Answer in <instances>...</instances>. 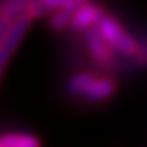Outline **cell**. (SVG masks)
<instances>
[{
    "label": "cell",
    "mask_w": 147,
    "mask_h": 147,
    "mask_svg": "<svg viewBox=\"0 0 147 147\" xmlns=\"http://www.w3.org/2000/svg\"><path fill=\"white\" fill-rule=\"evenodd\" d=\"M134 62L139 67H147V38L146 39H139V46L134 54Z\"/></svg>",
    "instance_id": "10"
},
{
    "label": "cell",
    "mask_w": 147,
    "mask_h": 147,
    "mask_svg": "<svg viewBox=\"0 0 147 147\" xmlns=\"http://www.w3.org/2000/svg\"><path fill=\"white\" fill-rule=\"evenodd\" d=\"M96 79L93 74L90 72H80L72 75L67 82V93L74 95V96H84V93L88 90V87L93 84V80Z\"/></svg>",
    "instance_id": "7"
},
{
    "label": "cell",
    "mask_w": 147,
    "mask_h": 147,
    "mask_svg": "<svg viewBox=\"0 0 147 147\" xmlns=\"http://www.w3.org/2000/svg\"><path fill=\"white\" fill-rule=\"evenodd\" d=\"M116 90V82L111 77H100L95 79L93 84L88 87V90L84 93V100L90 101V103H98V101L108 100Z\"/></svg>",
    "instance_id": "5"
},
{
    "label": "cell",
    "mask_w": 147,
    "mask_h": 147,
    "mask_svg": "<svg viewBox=\"0 0 147 147\" xmlns=\"http://www.w3.org/2000/svg\"><path fill=\"white\" fill-rule=\"evenodd\" d=\"M85 46L88 49L90 56L100 67L110 69L115 64V56H113V47L108 44L105 38L101 36L96 26H92L85 31Z\"/></svg>",
    "instance_id": "2"
},
{
    "label": "cell",
    "mask_w": 147,
    "mask_h": 147,
    "mask_svg": "<svg viewBox=\"0 0 147 147\" xmlns=\"http://www.w3.org/2000/svg\"><path fill=\"white\" fill-rule=\"evenodd\" d=\"M103 11L98 5H95L92 2H85L79 8L74 10L72 21H70V28L74 31H87L88 28L96 26L98 20L101 18Z\"/></svg>",
    "instance_id": "4"
},
{
    "label": "cell",
    "mask_w": 147,
    "mask_h": 147,
    "mask_svg": "<svg viewBox=\"0 0 147 147\" xmlns=\"http://www.w3.org/2000/svg\"><path fill=\"white\" fill-rule=\"evenodd\" d=\"M39 139L25 132H5L0 139V147H38Z\"/></svg>",
    "instance_id": "6"
},
{
    "label": "cell",
    "mask_w": 147,
    "mask_h": 147,
    "mask_svg": "<svg viewBox=\"0 0 147 147\" xmlns=\"http://www.w3.org/2000/svg\"><path fill=\"white\" fill-rule=\"evenodd\" d=\"M96 28L116 53L127 56V57H134L137 46H139V39L132 38L113 16L103 13L96 23Z\"/></svg>",
    "instance_id": "1"
},
{
    "label": "cell",
    "mask_w": 147,
    "mask_h": 147,
    "mask_svg": "<svg viewBox=\"0 0 147 147\" xmlns=\"http://www.w3.org/2000/svg\"><path fill=\"white\" fill-rule=\"evenodd\" d=\"M33 16L25 11L23 15H20L18 18H15V21H11L10 28L7 30L3 34H2V51H0V56H2V65H5L10 54L15 51V47L18 46V42L21 41L23 34L26 33V28L30 26Z\"/></svg>",
    "instance_id": "3"
},
{
    "label": "cell",
    "mask_w": 147,
    "mask_h": 147,
    "mask_svg": "<svg viewBox=\"0 0 147 147\" xmlns=\"http://www.w3.org/2000/svg\"><path fill=\"white\" fill-rule=\"evenodd\" d=\"M42 5V8L46 10V13L54 10H61V8H69V10H75L79 8L84 2L80 0H38Z\"/></svg>",
    "instance_id": "9"
},
{
    "label": "cell",
    "mask_w": 147,
    "mask_h": 147,
    "mask_svg": "<svg viewBox=\"0 0 147 147\" xmlns=\"http://www.w3.org/2000/svg\"><path fill=\"white\" fill-rule=\"evenodd\" d=\"M72 15H74V10H69V8L54 10L51 18H49V26L53 28L54 31H62L67 26H70Z\"/></svg>",
    "instance_id": "8"
}]
</instances>
